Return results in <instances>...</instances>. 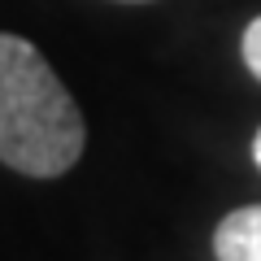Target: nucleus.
<instances>
[{
	"mask_svg": "<svg viewBox=\"0 0 261 261\" xmlns=\"http://www.w3.org/2000/svg\"><path fill=\"white\" fill-rule=\"evenodd\" d=\"M126 5H148V0H126Z\"/></svg>",
	"mask_w": 261,
	"mask_h": 261,
	"instance_id": "39448f33",
	"label": "nucleus"
},
{
	"mask_svg": "<svg viewBox=\"0 0 261 261\" xmlns=\"http://www.w3.org/2000/svg\"><path fill=\"white\" fill-rule=\"evenodd\" d=\"M218 261H261V205H244L218 222L214 231Z\"/></svg>",
	"mask_w": 261,
	"mask_h": 261,
	"instance_id": "f03ea898",
	"label": "nucleus"
},
{
	"mask_svg": "<svg viewBox=\"0 0 261 261\" xmlns=\"http://www.w3.org/2000/svg\"><path fill=\"white\" fill-rule=\"evenodd\" d=\"M83 144L70 87L31 39L0 31V161L27 178H57L83 157Z\"/></svg>",
	"mask_w": 261,
	"mask_h": 261,
	"instance_id": "f257e3e1",
	"label": "nucleus"
},
{
	"mask_svg": "<svg viewBox=\"0 0 261 261\" xmlns=\"http://www.w3.org/2000/svg\"><path fill=\"white\" fill-rule=\"evenodd\" d=\"M240 57H244V65H248V74L261 83V18H252L248 27H244V39H240Z\"/></svg>",
	"mask_w": 261,
	"mask_h": 261,
	"instance_id": "7ed1b4c3",
	"label": "nucleus"
},
{
	"mask_svg": "<svg viewBox=\"0 0 261 261\" xmlns=\"http://www.w3.org/2000/svg\"><path fill=\"white\" fill-rule=\"evenodd\" d=\"M252 161H257V170H261V130H257V140H252Z\"/></svg>",
	"mask_w": 261,
	"mask_h": 261,
	"instance_id": "20e7f679",
	"label": "nucleus"
}]
</instances>
